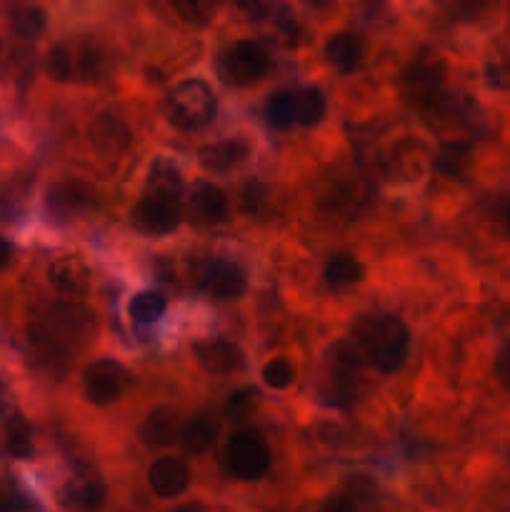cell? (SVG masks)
I'll return each mask as SVG.
<instances>
[{
	"mask_svg": "<svg viewBox=\"0 0 510 512\" xmlns=\"http://www.w3.org/2000/svg\"><path fill=\"white\" fill-rule=\"evenodd\" d=\"M98 333L95 315L80 303H53L40 310L30 323V345L50 363H68L73 355L88 348Z\"/></svg>",
	"mask_w": 510,
	"mask_h": 512,
	"instance_id": "1",
	"label": "cell"
},
{
	"mask_svg": "<svg viewBox=\"0 0 510 512\" xmlns=\"http://www.w3.org/2000/svg\"><path fill=\"white\" fill-rule=\"evenodd\" d=\"M353 345L360 358L368 360L380 373L403 368L410 350V333L405 323L393 315H370L353 325Z\"/></svg>",
	"mask_w": 510,
	"mask_h": 512,
	"instance_id": "2",
	"label": "cell"
},
{
	"mask_svg": "<svg viewBox=\"0 0 510 512\" xmlns=\"http://www.w3.org/2000/svg\"><path fill=\"white\" fill-rule=\"evenodd\" d=\"M215 95L210 85L200 78H188L170 90L165 98L168 123L178 130H200L215 118Z\"/></svg>",
	"mask_w": 510,
	"mask_h": 512,
	"instance_id": "3",
	"label": "cell"
},
{
	"mask_svg": "<svg viewBox=\"0 0 510 512\" xmlns=\"http://www.w3.org/2000/svg\"><path fill=\"white\" fill-rule=\"evenodd\" d=\"M225 465L233 478L245 483L263 478L270 468V448L263 433L255 428H243L230 435L225 445Z\"/></svg>",
	"mask_w": 510,
	"mask_h": 512,
	"instance_id": "4",
	"label": "cell"
},
{
	"mask_svg": "<svg viewBox=\"0 0 510 512\" xmlns=\"http://www.w3.org/2000/svg\"><path fill=\"white\" fill-rule=\"evenodd\" d=\"M130 388H133V373L125 365H120L118 360H98V363L88 365V370L83 375L85 398L93 405L115 403Z\"/></svg>",
	"mask_w": 510,
	"mask_h": 512,
	"instance_id": "5",
	"label": "cell"
},
{
	"mask_svg": "<svg viewBox=\"0 0 510 512\" xmlns=\"http://www.w3.org/2000/svg\"><path fill=\"white\" fill-rule=\"evenodd\" d=\"M270 53L258 40H240L223 55V75L228 83L248 85L270 70Z\"/></svg>",
	"mask_w": 510,
	"mask_h": 512,
	"instance_id": "6",
	"label": "cell"
},
{
	"mask_svg": "<svg viewBox=\"0 0 510 512\" xmlns=\"http://www.w3.org/2000/svg\"><path fill=\"white\" fill-rule=\"evenodd\" d=\"M445 65L440 58H418L405 73V95L420 108H435L443 93Z\"/></svg>",
	"mask_w": 510,
	"mask_h": 512,
	"instance_id": "7",
	"label": "cell"
},
{
	"mask_svg": "<svg viewBox=\"0 0 510 512\" xmlns=\"http://www.w3.org/2000/svg\"><path fill=\"white\" fill-rule=\"evenodd\" d=\"M63 500L75 510H95L105 500L103 475L85 460H75L63 483Z\"/></svg>",
	"mask_w": 510,
	"mask_h": 512,
	"instance_id": "8",
	"label": "cell"
},
{
	"mask_svg": "<svg viewBox=\"0 0 510 512\" xmlns=\"http://www.w3.org/2000/svg\"><path fill=\"white\" fill-rule=\"evenodd\" d=\"M180 203L178 200H163V198H148L143 195L138 205L130 213L135 230L143 235H168L180 225Z\"/></svg>",
	"mask_w": 510,
	"mask_h": 512,
	"instance_id": "9",
	"label": "cell"
},
{
	"mask_svg": "<svg viewBox=\"0 0 510 512\" xmlns=\"http://www.w3.org/2000/svg\"><path fill=\"white\" fill-rule=\"evenodd\" d=\"M360 380V353L355 345L340 343L333 348V358L328 363V388L335 403L355 398V385Z\"/></svg>",
	"mask_w": 510,
	"mask_h": 512,
	"instance_id": "10",
	"label": "cell"
},
{
	"mask_svg": "<svg viewBox=\"0 0 510 512\" xmlns=\"http://www.w3.org/2000/svg\"><path fill=\"white\" fill-rule=\"evenodd\" d=\"M45 205L55 218H75V215L90 213L98 205V193L80 180H63L48 190Z\"/></svg>",
	"mask_w": 510,
	"mask_h": 512,
	"instance_id": "11",
	"label": "cell"
},
{
	"mask_svg": "<svg viewBox=\"0 0 510 512\" xmlns=\"http://www.w3.org/2000/svg\"><path fill=\"white\" fill-rule=\"evenodd\" d=\"M185 213H188V220L193 225L208 228V225L220 223L225 218V213H228V198H225V193L218 185L203 180V183H195L190 188Z\"/></svg>",
	"mask_w": 510,
	"mask_h": 512,
	"instance_id": "12",
	"label": "cell"
},
{
	"mask_svg": "<svg viewBox=\"0 0 510 512\" xmlns=\"http://www.w3.org/2000/svg\"><path fill=\"white\" fill-rule=\"evenodd\" d=\"M148 485L158 498H178L190 485V468L175 455H163L148 470Z\"/></svg>",
	"mask_w": 510,
	"mask_h": 512,
	"instance_id": "13",
	"label": "cell"
},
{
	"mask_svg": "<svg viewBox=\"0 0 510 512\" xmlns=\"http://www.w3.org/2000/svg\"><path fill=\"white\" fill-rule=\"evenodd\" d=\"M195 360L213 375H228L243 368V350L228 338H205L193 345Z\"/></svg>",
	"mask_w": 510,
	"mask_h": 512,
	"instance_id": "14",
	"label": "cell"
},
{
	"mask_svg": "<svg viewBox=\"0 0 510 512\" xmlns=\"http://www.w3.org/2000/svg\"><path fill=\"white\" fill-rule=\"evenodd\" d=\"M48 280L58 293L68 298L85 295L90 288V270L80 258H58L48 265Z\"/></svg>",
	"mask_w": 510,
	"mask_h": 512,
	"instance_id": "15",
	"label": "cell"
},
{
	"mask_svg": "<svg viewBox=\"0 0 510 512\" xmlns=\"http://www.w3.org/2000/svg\"><path fill=\"white\" fill-rule=\"evenodd\" d=\"M203 285L213 298L235 300L245 293L248 278H245L243 268L233 263V260H215L208 268V273H205Z\"/></svg>",
	"mask_w": 510,
	"mask_h": 512,
	"instance_id": "16",
	"label": "cell"
},
{
	"mask_svg": "<svg viewBox=\"0 0 510 512\" xmlns=\"http://www.w3.org/2000/svg\"><path fill=\"white\" fill-rule=\"evenodd\" d=\"M145 448H168L180 435V415L173 408H155L138 428Z\"/></svg>",
	"mask_w": 510,
	"mask_h": 512,
	"instance_id": "17",
	"label": "cell"
},
{
	"mask_svg": "<svg viewBox=\"0 0 510 512\" xmlns=\"http://www.w3.org/2000/svg\"><path fill=\"white\" fill-rule=\"evenodd\" d=\"M248 155L250 145L243 138H223L200 150V165L210 173H228V170L238 168Z\"/></svg>",
	"mask_w": 510,
	"mask_h": 512,
	"instance_id": "18",
	"label": "cell"
},
{
	"mask_svg": "<svg viewBox=\"0 0 510 512\" xmlns=\"http://www.w3.org/2000/svg\"><path fill=\"white\" fill-rule=\"evenodd\" d=\"M183 193V175L175 168L173 160L155 158L148 170V183H145V195L148 198H163V200H178Z\"/></svg>",
	"mask_w": 510,
	"mask_h": 512,
	"instance_id": "19",
	"label": "cell"
},
{
	"mask_svg": "<svg viewBox=\"0 0 510 512\" xmlns=\"http://www.w3.org/2000/svg\"><path fill=\"white\" fill-rule=\"evenodd\" d=\"M90 138H93V145L103 155H118L130 145L128 128L115 115H100L93 128H90Z\"/></svg>",
	"mask_w": 510,
	"mask_h": 512,
	"instance_id": "20",
	"label": "cell"
},
{
	"mask_svg": "<svg viewBox=\"0 0 510 512\" xmlns=\"http://www.w3.org/2000/svg\"><path fill=\"white\" fill-rule=\"evenodd\" d=\"M325 58L338 73H353L363 58V45L353 33H335L325 43Z\"/></svg>",
	"mask_w": 510,
	"mask_h": 512,
	"instance_id": "21",
	"label": "cell"
},
{
	"mask_svg": "<svg viewBox=\"0 0 510 512\" xmlns=\"http://www.w3.org/2000/svg\"><path fill=\"white\" fill-rule=\"evenodd\" d=\"M470 163H473V143H465V140L443 143L433 160L435 170L445 178H463L468 173Z\"/></svg>",
	"mask_w": 510,
	"mask_h": 512,
	"instance_id": "22",
	"label": "cell"
},
{
	"mask_svg": "<svg viewBox=\"0 0 510 512\" xmlns=\"http://www.w3.org/2000/svg\"><path fill=\"white\" fill-rule=\"evenodd\" d=\"M215 438H218V425L208 418V415H195L188 420L183 430H180V445L185 453L190 455H203L205 450L213 448Z\"/></svg>",
	"mask_w": 510,
	"mask_h": 512,
	"instance_id": "23",
	"label": "cell"
},
{
	"mask_svg": "<svg viewBox=\"0 0 510 512\" xmlns=\"http://www.w3.org/2000/svg\"><path fill=\"white\" fill-rule=\"evenodd\" d=\"M325 280H328L333 288H348L363 280V265L353 255H330V260L325 263Z\"/></svg>",
	"mask_w": 510,
	"mask_h": 512,
	"instance_id": "24",
	"label": "cell"
},
{
	"mask_svg": "<svg viewBox=\"0 0 510 512\" xmlns=\"http://www.w3.org/2000/svg\"><path fill=\"white\" fill-rule=\"evenodd\" d=\"M165 308H168V300L163 295L155 293V290H145V293L133 295V300L128 305V313L135 323L150 325L163 318Z\"/></svg>",
	"mask_w": 510,
	"mask_h": 512,
	"instance_id": "25",
	"label": "cell"
},
{
	"mask_svg": "<svg viewBox=\"0 0 510 512\" xmlns=\"http://www.w3.org/2000/svg\"><path fill=\"white\" fill-rule=\"evenodd\" d=\"M3 443L8 455H13V458H28L33 453V433H30V425L20 415H13L5 423Z\"/></svg>",
	"mask_w": 510,
	"mask_h": 512,
	"instance_id": "26",
	"label": "cell"
},
{
	"mask_svg": "<svg viewBox=\"0 0 510 512\" xmlns=\"http://www.w3.org/2000/svg\"><path fill=\"white\" fill-rule=\"evenodd\" d=\"M265 118L273 128L288 130L298 123V115H295V93L290 90H280L265 105Z\"/></svg>",
	"mask_w": 510,
	"mask_h": 512,
	"instance_id": "27",
	"label": "cell"
},
{
	"mask_svg": "<svg viewBox=\"0 0 510 512\" xmlns=\"http://www.w3.org/2000/svg\"><path fill=\"white\" fill-rule=\"evenodd\" d=\"M295 115H298V125L313 128L323 120L325 115V98L318 88H305L295 93Z\"/></svg>",
	"mask_w": 510,
	"mask_h": 512,
	"instance_id": "28",
	"label": "cell"
},
{
	"mask_svg": "<svg viewBox=\"0 0 510 512\" xmlns=\"http://www.w3.org/2000/svg\"><path fill=\"white\" fill-rule=\"evenodd\" d=\"M258 403H260L258 390H255V388H240V390H235V393L228 398V405H225V415H228V420H238V423H243V420H248L250 415L258 410Z\"/></svg>",
	"mask_w": 510,
	"mask_h": 512,
	"instance_id": "29",
	"label": "cell"
},
{
	"mask_svg": "<svg viewBox=\"0 0 510 512\" xmlns=\"http://www.w3.org/2000/svg\"><path fill=\"white\" fill-rule=\"evenodd\" d=\"M45 28V13L35 5H25L13 13V30L20 38H35Z\"/></svg>",
	"mask_w": 510,
	"mask_h": 512,
	"instance_id": "30",
	"label": "cell"
},
{
	"mask_svg": "<svg viewBox=\"0 0 510 512\" xmlns=\"http://www.w3.org/2000/svg\"><path fill=\"white\" fill-rule=\"evenodd\" d=\"M268 205V188L260 180H248L238 193V208L245 215H258Z\"/></svg>",
	"mask_w": 510,
	"mask_h": 512,
	"instance_id": "31",
	"label": "cell"
},
{
	"mask_svg": "<svg viewBox=\"0 0 510 512\" xmlns=\"http://www.w3.org/2000/svg\"><path fill=\"white\" fill-rule=\"evenodd\" d=\"M295 378V368L288 358H273L268 360V365L263 368V383L268 388L285 390Z\"/></svg>",
	"mask_w": 510,
	"mask_h": 512,
	"instance_id": "32",
	"label": "cell"
},
{
	"mask_svg": "<svg viewBox=\"0 0 510 512\" xmlns=\"http://www.w3.org/2000/svg\"><path fill=\"white\" fill-rule=\"evenodd\" d=\"M45 70H48V75L53 80L65 83V80L73 78L75 58L65 48H53L48 53V58H45Z\"/></svg>",
	"mask_w": 510,
	"mask_h": 512,
	"instance_id": "33",
	"label": "cell"
},
{
	"mask_svg": "<svg viewBox=\"0 0 510 512\" xmlns=\"http://www.w3.org/2000/svg\"><path fill=\"white\" fill-rule=\"evenodd\" d=\"M173 10L190 25H205L210 15L215 13L213 3H200V0H190V3H173Z\"/></svg>",
	"mask_w": 510,
	"mask_h": 512,
	"instance_id": "34",
	"label": "cell"
},
{
	"mask_svg": "<svg viewBox=\"0 0 510 512\" xmlns=\"http://www.w3.org/2000/svg\"><path fill=\"white\" fill-rule=\"evenodd\" d=\"M493 370H495V378H498V383L503 385L505 390H510V343H505L503 348L498 350Z\"/></svg>",
	"mask_w": 510,
	"mask_h": 512,
	"instance_id": "35",
	"label": "cell"
},
{
	"mask_svg": "<svg viewBox=\"0 0 510 512\" xmlns=\"http://www.w3.org/2000/svg\"><path fill=\"white\" fill-rule=\"evenodd\" d=\"M323 512H355V503L345 495H335L323 505Z\"/></svg>",
	"mask_w": 510,
	"mask_h": 512,
	"instance_id": "36",
	"label": "cell"
},
{
	"mask_svg": "<svg viewBox=\"0 0 510 512\" xmlns=\"http://www.w3.org/2000/svg\"><path fill=\"white\" fill-rule=\"evenodd\" d=\"M500 223H503L505 230L510 233V198L500 205Z\"/></svg>",
	"mask_w": 510,
	"mask_h": 512,
	"instance_id": "37",
	"label": "cell"
},
{
	"mask_svg": "<svg viewBox=\"0 0 510 512\" xmlns=\"http://www.w3.org/2000/svg\"><path fill=\"white\" fill-rule=\"evenodd\" d=\"M0 512H18V508H15V500L10 498V495L0 493Z\"/></svg>",
	"mask_w": 510,
	"mask_h": 512,
	"instance_id": "38",
	"label": "cell"
},
{
	"mask_svg": "<svg viewBox=\"0 0 510 512\" xmlns=\"http://www.w3.org/2000/svg\"><path fill=\"white\" fill-rule=\"evenodd\" d=\"M8 260H10V245L0 238V268H5V265H8Z\"/></svg>",
	"mask_w": 510,
	"mask_h": 512,
	"instance_id": "39",
	"label": "cell"
},
{
	"mask_svg": "<svg viewBox=\"0 0 510 512\" xmlns=\"http://www.w3.org/2000/svg\"><path fill=\"white\" fill-rule=\"evenodd\" d=\"M173 512H205V508L198 503H188V505H180V508H175Z\"/></svg>",
	"mask_w": 510,
	"mask_h": 512,
	"instance_id": "40",
	"label": "cell"
}]
</instances>
